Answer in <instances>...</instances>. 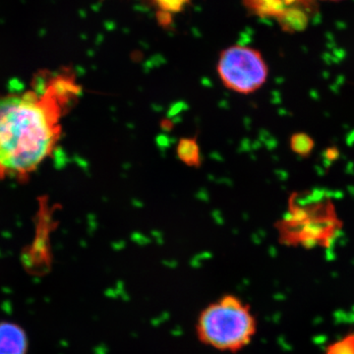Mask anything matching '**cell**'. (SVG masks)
<instances>
[{"label": "cell", "instance_id": "cell-6", "mask_svg": "<svg viewBox=\"0 0 354 354\" xmlns=\"http://www.w3.org/2000/svg\"><path fill=\"white\" fill-rule=\"evenodd\" d=\"M243 4L253 15L277 19L288 9L283 0H243Z\"/></svg>", "mask_w": 354, "mask_h": 354}, {"label": "cell", "instance_id": "cell-7", "mask_svg": "<svg viewBox=\"0 0 354 354\" xmlns=\"http://www.w3.org/2000/svg\"><path fill=\"white\" fill-rule=\"evenodd\" d=\"M324 354H354V329L328 344Z\"/></svg>", "mask_w": 354, "mask_h": 354}, {"label": "cell", "instance_id": "cell-9", "mask_svg": "<svg viewBox=\"0 0 354 354\" xmlns=\"http://www.w3.org/2000/svg\"><path fill=\"white\" fill-rule=\"evenodd\" d=\"M158 12L176 14L181 12L190 3L191 0H153Z\"/></svg>", "mask_w": 354, "mask_h": 354}, {"label": "cell", "instance_id": "cell-10", "mask_svg": "<svg viewBox=\"0 0 354 354\" xmlns=\"http://www.w3.org/2000/svg\"><path fill=\"white\" fill-rule=\"evenodd\" d=\"M330 1H339V0H330Z\"/></svg>", "mask_w": 354, "mask_h": 354}, {"label": "cell", "instance_id": "cell-8", "mask_svg": "<svg viewBox=\"0 0 354 354\" xmlns=\"http://www.w3.org/2000/svg\"><path fill=\"white\" fill-rule=\"evenodd\" d=\"M314 142L308 135L297 133L290 139V148L295 153L301 157H307L313 150Z\"/></svg>", "mask_w": 354, "mask_h": 354}, {"label": "cell", "instance_id": "cell-4", "mask_svg": "<svg viewBox=\"0 0 354 354\" xmlns=\"http://www.w3.org/2000/svg\"><path fill=\"white\" fill-rule=\"evenodd\" d=\"M29 337L19 324L0 322V354H28Z\"/></svg>", "mask_w": 354, "mask_h": 354}, {"label": "cell", "instance_id": "cell-1", "mask_svg": "<svg viewBox=\"0 0 354 354\" xmlns=\"http://www.w3.org/2000/svg\"><path fill=\"white\" fill-rule=\"evenodd\" d=\"M71 73L39 77L31 90L0 92V179L24 183L53 156L62 120L78 102Z\"/></svg>", "mask_w": 354, "mask_h": 354}, {"label": "cell", "instance_id": "cell-2", "mask_svg": "<svg viewBox=\"0 0 354 354\" xmlns=\"http://www.w3.org/2000/svg\"><path fill=\"white\" fill-rule=\"evenodd\" d=\"M257 319L250 305L234 295H225L207 305L198 315V341L221 353H237L257 334Z\"/></svg>", "mask_w": 354, "mask_h": 354}, {"label": "cell", "instance_id": "cell-5", "mask_svg": "<svg viewBox=\"0 0 354 354\" xmlns=\"http://www.w3.org/2000/svg\"><path fill=\"white\" fill-rule=\"evenodd\" d=\"M176 155L178 160L186 167L194 169L201 167V148L197 136L184 137L179 140L176 146Z\"/></svg>", "mask_w": 354, "mask_h": 354}, {"label": "cell", "instance_id": "cell-3", "mask_svg": "<svg viewBox=\"0 0 354 354\" xmlns=\"http://www.w3.org/2000/svg\"><path fill=\"white\" fill-rule=\"evenodd\" d=\"M216 72L228 90L237 94L250 95L267 82L269 69L259 50L236 44L221 51Z\"/></svg>", "mask_w": 354, "mask_h": 354}]
</instances>
